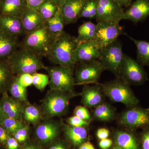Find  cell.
Listing matches in <instances>:
<instances>
[{"label": "cell", "instance_id": "obj_14", "mask_svg": "<svg viewBox=\"0 0 149 149\" xmlns=\"http://www.w3.org/2000/svg\"><path fill=\"white\" fill-rule=\"evenodd\" d=\"M88 0H66L60 7L61 12L64 19L65 24L77 22L82 8Z\"/></svg>", "mask_w": 149, "mask_h": 149}, {"label": "cell", "instance_id": "obj_2", "mask_svg": "<svg viewBox=\"0 0 149 149\" xmlns=\"http://www.w3.org/2000/svg\"><path fill=\"white\" fill-rule=\"evenodd\" d=\"M56 38L45 22L35 31L27 34L22 40V48L40 56H48Z\"/></svg>", "mask_w": 149, "mask_h": 149}, {"label": "cell", "instance_id": "obj_33", "mask_svg": "<svg viewBox=\"0 0 149 149\" xmlns=\"http://www.w3.org/2000/svg\"><path fill=\"white\" fill-rule=\"evenodd\" d=\"M32 75V84L38 90L42 91L49 83L47 75L42 73H33Z\"/></svg>", "mask_w": 149, "mask_h": 149}, {"label": "cell", "instance_id": "obj_49", "mask_svg": "<svg viewBox=\"0 0 149 149\" xmlns=\"http://www.w3.org/2000/svg\"><path fill=\"white\" fill-rule=\"evenodd\" d=\"M50 149H66L63 146L61 145H57L54 146L50 148Z\"/></svg>", "mask_w": 149, "mask_h": 149}, {"label": "cell", "instance_id": "obj_18", "mask_svg": "<svg viewBox=\"0 0 149 149\" xmlns=\"http://www.w3.org/2000/svg\"><path fill=\"white\" fill-rule=\"evenodd\" d=\"M0 30L15 37L24 33L21 19L4 15L0 14Z\"/></svg>", "mask_w": 149, "mask_h": 149}, {"label": "cell", "instance_id": "obj_39", "mask_svg": "<svg viewBox=\"0 0 149 149\" xmlns=\"http://www.w3.org/2000/svg\"><path fill=\"white\" fill-rule=\"evenodd\" d=\"M142 149H149V127L144 128L141 136Z\"/></svg>", "mask_w": 149, "mask_h": 149}, {"label": "cell", "instance_id": "obj_10", "mask_svg": "<svg viewBox=\"0 0 149 149\" xmlns=\"http://www.w3.org/2000/svg\"><path fill=\"white\" fill-rule=\"evenodd\" d=\"M79 63L74 73L76 84H97L105 70L101 63L98 60Z\"/></svg>", "mask_w": 149, "mask_h": 149}, {"label": "cell", "instance_id": "obj_28", "mask_svg": "<svg viewBox=\"0 0 149 149\" xmlns=\"http://www.w3.org/2000/svg\"><path fill=\"white\" fill-rule=\"evenodd\" d=\"M59 8V6L53 0H45L37 10L44 21L46 22L53 17Z\"/></svg>", "mask_w": 149, "mask_h": 149}, {"label": "cell", "instance_id": "obj_22", "mask_svg": "<svg viewBox=\"0 0 149 149\" xmlns=\"http://www.w3.org/2000/svg\"><path fill=\"white\" fill-rule=\"evenodd\" d=\"M17 46L16 37L0 31V58L9 57Z\"/></svg>", "mask_w": 149, "mask_h": 149}, {"label": "cell", "instance_id": "obj_44", "mask_svg": "<svg viewBox=\"0 0 149 149\" xmlns=\"http://www.w3.org/2000/svg\"><path fill=\"white\" fill-rule=\"evenodd\" d=\"M8 149H17L18 144L16 139L14 138H8L7 141Z\"/></svg>", "mask_w": 149, "mask_h": 149}, {"label": "cell", "instance_id": "obj_51", "mask_svg": "<svg viewBox=\"0 0 149 149\" xmlns=\"http://www.w3.org/2000/svg\"><path fill=\"white\" fill-rule=\"evenodd\" d=\"M111 149H122L121 148H119V147L117 146H113V147Z\"/></svg>", "mask_w": 149, "mask_h": 149}, {"label": "cell", "instance_id": "obj_27", "mask_svg": "<svg viewBox=\"0 0 149 149\" xmlns=\"http://www.w3.org/2000/svg\"><path fill=\"white\" fill-rule=\"evenodd\" d=\"M58 128L54 124L47 123L39 125L36 130V134L39 139L44 142L53 140L57 136Z\"/></svg>", "mask_w": 149, "mask_h": 149}, {"label": "cell", "instance_id": "obj_50", "mask_svg": "<svg viewBox=\"0 0 149 149\" xmlns=\"http://www.w3.org/2000/svg\"><path fill=\"white\" fill-rule=\"evenodd\" d=\"M55 2L59 7L62 5L66 0H53Z\"/></svg>", "mask_w": 149, "mask_h": 149}, {"label": "cell", "instance_id": "obj_19", "mask_svg": "<svg viewBox=\"0 0 149 149\" xmlns=\"http://www.w3.org/2000/svg\"><path fill=\"white\" fill-rule=\"evenodd\" d=\"M21 19L24 32L27 34L35 31L45 22L38 11L28 8L22 17Z\"/></svg>", "mask_w": 149, "mask_h": 149}, {"label": "cell", "instance_id": "obj_24", "mask_svg": "<svg viewBox=\"0 0 149 149\" xmlns=\"http://www.w3.org/2000/svg\"><path fill=\"white\" fill-rule=\"evenodd\" d=\"M134 43L137 48V61L143 66L149 65V42L137 40L124 34Z\"/></svg>", "mask_w": 149, "mask_h": 149}, {"label": "cell", "instance_id": "obj_20", "mask_svg": "<svg viewBox=\"0 0 149 149\" xmlns=\"http://www.w3.org/2000/svg\"><path fill=\"white\" fill-rule=\"evenodd\" d=\"M2 107L5 117L10 118L18 120L23 111L22 106L17 100L8 96L7 93L3 96Z\"/></svg>", "mask_w": 149, "mask_h": 149}, {"label": "cell", "instance_id": "obj_36", "mask_svg": "<svg viewBox=\"0 0 149 149\" xmlns=\"http://www.w3.org/2000/svg\"><path fill=\"white\" fill-rule=\"evenodd\" d=\"M10 74V71L7 65L0 63V88L4 86L7 83Z\"/></svg>", "mask_w": 149, "mask_h": 149}, {"label": "cell", "instance_id": "obj_16", "mask_svg": "<svg viewBox=\"0 0 149 149\" xmlns=\"http://www.w3.org/2000/svg\"><path fill=\"white\" fill-rule=\"evenodd\" d=\"M102 93L100 84L85 86L82 93V104L88 108L95 107L103 101Z\"/></svg>", "mask_w": 149, "mask_h": 149}, {"label": "cell", "instance_id": "obj_29", "mask_svg": "<svg viewBox=\"0 0 149 149\" xmlns=\"http://www.w3.org/2000/svg\"><path fill=\"white\" fill-rule=\"evenodd\" d=\"M46 22L50 31L56 37L61 35L64 32L63 29L65 24L60 8L55 15Z\"/></svg>", "mask_w": 149, "mask_h": 149}, {"label": "cell", "instance_id": "obj_53", "mask_svg": "<svg viewBox=\"0 0 149 149\" xmlns=\"http://www.w3.org/2000/svg\"><path fill=\"white\" fill-rule=\"evenodd\" d=\"M147 109H148V110H149V107L148 108H147Z\"/></svg>", "mask_w": 149, "mask_h": 149}, {"label": "cell", "instance_id": "obj_48", "mask_svg": "<svg viewBox=\"0 0 149 149\" xmlns=\"http://www.w3.org/2000/svg\"><path fill=\"white\" fill-rule=\"evenodd\" d=\"M5 117L3 112L1 103H0V123H1L3 118Z\"/></svg>", "mask_w": 149, "mask_h": 149}, {"label": "cell", "instance_id": "obj_7", "mask_svg": "<svg viewBox=\"0 0 149 149\" xmlns=\"http://www.w3.org/2000/svg\"><path fill=\"white\" fill-rule=\"evenodd\" d=\"M118 78L128 85H143L148 80L143 65L125 54Z\"/></svg>", "mask_w": 149, "mask_h": 149}, {"label": "cell", "instance_id": "obj_9", "mask_svg": "<svg viewBox=\"0 0 149 149\" xmlns=\"http://www.w3.org/2000/svg\"><path fill=\"white\" fill-rule=\"evenodd\" d=\"M68 92L52 90L43 101L45 112L49 116H54L63 114L66 111L70 99L72 95Z\"/></svg>", "mask_w": 149, "mask_h": 149}, {"label": "cell", "instance_id": "obj_21", "mask_svg": "<svg viewBox=\"0 0 149 149\" xmlns=\"http://www.w3.org/2000/svg\"><path fill=\"white\" fill-rule=\"evenodd\" d=\"M116 146L122 149H140L139 143L132 133L125 131H118L114 135Z\"/></svg>", "mask_w": 149, "mask_h": 149}, {"label": "cell", "instance_id": "obj_35", "mask_svg": "<svg viewBox=\"0 0 149 149\" xmlns=\"http://www.w3.org/2000/svg\"><path fill=\"white\" fill-rule=\"evenodd\" d=\"M74 114L75 116L85 120L88 122H90L91 120V114L88 109L85 106H77L74 109Z\"/></svg>", "mask_w": 149, "mask_h": 149}, {"label": "cell", "instance_id": "obj_6", "mask_svg": "<svg viewBox=\"0 0 149 149\" xmlns=\"http://www.w3.org/2000/svg\"><path fill=\"white\" fill-rule=\"evenodd\" d=\"M124 55L122 44L117 40L111 45L100 50L98 60L101 63L105 70H109L118 78Z\"/></svg>", "mask_w": 149, "mask_h": 149}, {"label": "cell", "instance_id": "obj_54", "mask_svg": "<svg viewBox=\"0 0 149 149\" xmlns=\"http://www.w3.org/2000/svg\"><path fill=\"white\" fill-rule=\"evenodd\" d=\"M1 31V30H0V31Z\"/></svg>", "mask_w": 149, "mask_h": 149}, {"label": "cell", "instance_id": "obj_26", "mask_svg": "<svg viewBox=\"0 0 149 149\" xmlns=\"http://www.w3.org/2000/svg\"><path fill=\"white\" fill-rule=\"evenodd\" d=\"M96 24L91 21L85 22L78 29V35L76 37L77 43L93 41L95 35Z\"/></svg>", "mask_w": 149, "mask_h": 149}, {"label": "cell", "instance_id": "obj_30", "mask_svg": "<svg viewBox=\"0 0 149 149\" xmlns=\"http://www.w3.org/2000/svg\"><path fill=\"white\" fill-rule=\"evenodd\" d=\"M10 90L12 95L17 100L27 101L26 88L20 85L19 82L18 77L15 78L12 81Z\"/></svg>", "mask_w": 149, "mask_h": 149}, {"label": "cell", "instance_id": "obj_17", "mask_svg": "<svg viewBox=\"0 0 149 149\" xmlns=\"http://www.w3.org/2000/svg\"><path fill=\"white\" fill-rule=\"evenodd\" d=\"M27 8L26 0H0V14L21 19Z\"/></svg>", "mask_w": 149, "mask_h": 149}, {"label": "cell", "instance_id": "obj_37", "mask_svg": "<svg viewBox=\"0 0 149 149\" xmlns=\"http://www.w3.org/2000/svg\"><path fill=\"white\" fill-rule=\"evenodd\" d=\"M19 82L24 88H27L32 84V75L29 73L19 74L18 77Z\"/></svg>", "mask_w": 149, "mask_h": 149}, {"label": "cell", "instance_id": "obj_45", "mask_svg": "<svg viewBox=\"0 0 149 149\" xmlns=\"http://www.w3.org/2000/svg\"><path fill=\"white\" fill-rule=\"evenodd\" d=\"M8 136L5 128L0 126V142L4 143L7 141Z\"/></svg>", "mask_w": 149, "mask_h": 149}, {"label": "cell", "instance_id": "obj_4", "mask_svg": "<svg viewBox=\"0 0 149 149\" xmlns=\"http://www.w3.org/2000/svg\"><path fill=\"white\" fill-rule=\"evenodd\" d=\"M100 85L103 94L112 102L120 103L129 107L136 106L139 104V99L130 85L119 78Z\"/></svg>", "mask_w": 149, "mask_h": 149}, {"label": "cell", "instance_id": "obj_3", "mask_svg": "<svg viewBox=\"0 0 149 149\" xmlns=\"http://www.w3.org/2000/svg\"><path fill=\"white\" fill-rule=\"evenodd\" d=\"M41 57L31 51L21 48L15 51L9 58V63L13 72L19 74H33L38 70L45 68Z\"/></svg>", "mask_w": 149, "mask_h": 149}, {"label": "cell", "instance_id": "obj_1", "mask_svg": "<svg viewBox=\"0 0 149 149\" xmlns=\"http://www.w3.org/2000/svg\"><path fill=\"white\" fill-rule=\"evenodd\" d=\"M77 45L76 37L64 32L56 38L48 57L55 64L73 67L76 63L74 55Z\"/></svg>", "mask_w": 149, "mask_h": 149}, {"label": "cell", "instance_id": "obj_38", "mask_svg": "<svg viewBox=\"0 0 149 149\" xmlns=\"http://www.w3.org/2000/svg\"><path fill=\"white\" fill-rule=\"evenodd\" d=\"M67 122L69 125L74 127H85L89 125V122L82 120L75 116L68 118Z\"/></svg>", "mask_w": 149, "mask_h": 149}, {"label": "cell", "instance_id": "obj_41", "mask_svg": "<svg viewBox=\"0 0 149 149\" xmlns=\"http://www.w3.org/2000/svg\"><path fill=\"white\" fill-rule=\"evenodd\" d=\"M45 0H26L28 8L37 10Z\"/></svg>", "mask_w": 149, "mask_h": 149}, {"label": "cell", "instance_id": "obj_34", "mask_svg": "<svg viewBox=\"0 0 149 149\" xmlns=\"http://www.w3.org/2000/svg\"><path fill=\"white\" fill-rule=\"evenodd\" d=\"M40 116V111L37 108L33 106H29L24 109V118L29 122H36L39 119Z\"/></svg>", "mask_w": 149, "mask_h": 149}, {"label": "cell", "instance_id": "obj_15", "mask_svg": "<svg viewBox=\"0 0 149 149\" xmlns=\"http://www.w3.org/2000/svg\"><path fill=\"white\" fill-rule=\"evenodd\" d=\"M100 56V49L93 41L78 43L74 55L75 63L97 60Z\"/></svg>", "mask_w": 149, "mask_h": 149}, {"label": "cell", "instance_id": "obj_40", "mask_svg": "<svg viewBox=\"0 0 149 149\" xmlns=\"http://www.w3.org/2000/svg\"><path fill=\"white\" fill-rule=\"evenodd\" d=\"M27 134V128L23 127L15 133L14 137L19 142H23L26 140Z\"/></svg>", "mask_w": 149, "mask_h": 149}, {"label": "cell", "instance_id": "obj_23", "mask_svg": "<svg viewBox=\"0 0 149 149\" xmlns=\"http://www.w3.org/2000/svg\"><path fill=\"white\" fill-rule=\"evenodd\" d=\"M65 132L70 141L75 146L82 144L88 136V131L85 127L66 125Z\"/></svg>", "mask_w": 149, "mask_h": 149}, {"label": "cell", "instance_id": "obj_43", "mask_svg": "<svg viewBox=\"0 0 149 149\" xmlns=\"http://www.w3.org/2000/svg\"><path fill=\"white\" fill-rule=\"evenodd\" d=\"M112 143V141L111 139H103L99 142V146L102 149H108L111 147Z\"/></svg>", "mask_w": 149, "mask_h": 149}, {"label": "cell", "instance_id": "obj_13", "mask_svg": "<svg viewBox=\"0 0 149 149\" xmlns=\"http://www.w3.org/2000/svg\"><path fill=\"white\" fill-rule=\"evenodd\" d=\"M124 12L122 20H129L135 23L145 21L149 16V0H136Z\"/></svg>", "mask_w": 149, "mask_h": 149}, {"label": "cell", "instance_id": "obj_8", "mask_svg": "<svg viewBox=\"0 0 149 149\" xmlns=\"http://www.w3.org/2000/svg\"><path fill=\"white\" fill-rule=\"evenodd\" d=\"M122 34V27L119 22H98L93 41L100 50L114 42Z\"/></svg>", "mask_w": 149, "mask_h": 149}, {"label": "cell", "instance_id": "obj_11", "mask_svg": "<svg viewBox=\"0 0 149 149\" xmlns=\"http://www.w3.org/2000/svg\"><path fill=\"white\" fill-rule=\"evenodd\" d=\"M119 123L131 129L149 127V110L140 107H129L121 114Z\"/></svg>", "mask_w": 149, "mask_h": 149}, {"label": "cell", "instance_id": "obj_47", "mask_svg": "<svg viewBox=\"0 0 149 149\" xmlns=\"http://www.w3.org/2000/svg\"><path fill=\"white\" fill-rule=\"evenodd\" d=\"M79 149H95V148L91 142L88 141L82 144Z\"/></svg>", "mask_w": 149, "mask_h": 149}, {"label": "cell", "instance_id": "obj_46", "mask_svg": "<svg viewBox=\"0 0 149 149\" xmlns=\"http://www.w3.org/2000/svg\"><path fill=\"white\" fill-rule=\"evenodd\" d=\"M121 7H128L133 2V0H115Z\"/></svg>", "mask_w": 149, "mask_h": 149}, {"label": "cell", "instance_id": "obj_52", "mask_svg": "<svg viewBox=\"0 0 149 149\" xmlns=\"http://www.w3.org/2000/svg\"><path fill=\"white\" fill-rule=\"evenodd\" d=\"M24 149H36L35 148H34V147H31V146H29L27 147V148H25Z\"/></svg>", "mask_w": 149, "mask_h": 149}, {"label": "cell", "instance_id": "obj_42", "mask_svg": "<svg viewBox=\"0 0 149 149\" xmlns=\"http://www.w3.org/2000/svg\"><path fill=\"white\" fill-rule=\"evenodd\" d=\"M97 136L100 140L107 139L109 135V131L105 128H101L97 130Z\"/></svg>", "mask_w": 149, "mask_h": 149}, {"label": "cell", "instance_id": "obj_12", "mask_svg": "<svg viewBox=\"0 0 149 149\" xmlns=\"http://www.w3.org/2000/svg\"><path fill=\"white\" fill-rule=\"evenodd\" d=\"M124 11L115 0H97V22H119Z\"/></svg>", "mask_w": 149, "mask_h": 149}, {"label": "cell", "instance_id": "obj_32", "mask_svg": "<svg viewBox=\"0 0 149 149\" xmlns=\"http://www.w3.org/2000/svg\"><path fill=\"white\" fill-rule=\"evenodd\" d=\"M2 123L6 130L11 133H15L16 131L23 127L21 122L15 118L5 117Z\"/></svg>", "mask_w": 149, "mask_h": 149}, {"label": "cell", "instance_id": "obj_25", "mask_svg": "<svg viewBox=\"0 0 149 149\" xmlns=\"http://www.w3.org/2000/svg\"><path fill=\"white\" fill-rule=\"evenodd\" d=\"M93 117L100 121L108 122L112 120L115 115V109L107 103L100 104L93 112Z\"/></svg>", "mask_w": 149, "mask_h": 149}, {"label": "cell", "instance_id": "obj_31", "mask_svg": "<svg viewBox=\"0 0 149 149\" xmlns=\"http://www.w3.org/2000/svg\"><path fill=\"white\" fill-rule=\"evenodd\" d=\"M97 12V0H88L80 12L79 18H96Z\"/></svg>", "mask_w": 149, "mask_h": 149}, {"label": "cell", "instance_id": "obj_5", "mask_svg": "<svg viewBox=\"0 0 149 149\" xmlns=\"http://www.w3.org/2000/svg\"><path fill=\"white\" fill-rule=\"evenodd\" d=\"M45 69L49 76V84L51 90L72 93L76 85L73 67L58 65Z\"/></svg>", "mask_w": 149, "mask_h": 149}]
</instances>
